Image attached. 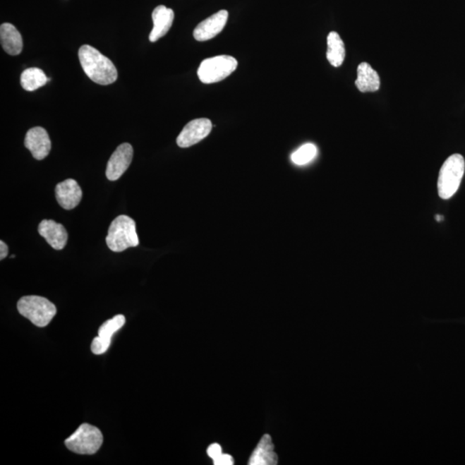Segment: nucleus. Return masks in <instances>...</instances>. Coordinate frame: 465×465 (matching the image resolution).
Listing matches in <instances>:
<instances>
[{"instance_id": "obj_1", "label": "nucleus", "mask_w": 465, "mask_h": 465, "mask_svg": "<svg viewBox=\"0 0 465 465\" xmlns=\"http://www.w3.org/2000/svg\"><path fill=\"white\" fill-rule=\"evenodd\" d=\"M79 58L84 72L95 83L107 85L116 80L117 70L115 65L93 47L82 46L79 50Z\"/></svg>"}, {"instance_id": "obj_2", "label": "nucleus", "mask_w": 465, "mask_h": 465, "mask_svg": "<svg viewBox=\"0 0 465 465\" xmlns=\"http://www.w3.org/2000/svg\"><path fill=\"white\" fill-rule=\"evenodd\" d=\"M107 243L113 252L121 253L139 245L135 222L128 216L117 217L109 226Z\"/></svg>"}, {"instance_id": "obj_3", "label": "nucleus", "mask_w": 465, "mask_h": 465, "mask_svg": "<svg viewBox=\"0 0 465 465\" xmlns=\"http://www.w3.org/2000/svg\"><path fill=\"white\" fill-rule=\"evenodd\" d=\"M464 170L465 162L462 155H452L445 160L437 179V191L441 198H451L458 191Z\"/></svg>"}, {"instance_id": "obj_4", "label": "nucleus", "mask_w": 465, "mask_h": 465, "mask_svg": "<svg viewBox=\"0 0 465 465\" xmlns=\"http://www.w3.org/2000/svg\"><path fill=\"white\" fill-rule=\"evenodd\" d=\"M18 310L37 327L48 326L56 315V307L49 300L38 296H23L18 303Z\"/></svg>"}, {"instance_id": "obj_5", "label": "nucleus", "mask_w": 465, "mask_h": 465, "mask_svg": "<svg viewBox=\"0 0 465 465\" xmlns=\"http://www.w3.org/2000/svg\"><path fill=\"white\" fill-rule=\"evenodd\" d=\"M103 444V435L99 428L90 424H82L65 440L70 451L78 454H95Z\"/></svg>"}, {"instance_id": "obj_6", "label": "nucleus", "mask_w": 465, "mask_h": 465, "mask_svg": "<svg viewBox=\"0 0 465 465\" xmlns=\"http://www.w3.org/2000/svg\"><path fill=\"white\" fill-rule=\"evenodd\" d=\"M238 61L229 56H218L205 59L198 70V76L203 83H217L236 71Z\"/></svg>"}, {"instance_id": "obj_7", "label": "nucleus", "mask_w": 465, "mask_h": 465, "mask_svg": "<svg viewBox=\"0 0 465 465\" xmlns=\"http://www.w3.org/2000/svg\"><path fill=\"white\" fill-rule=\"evenodd\" d=\"M211 131H212V123L209 119H199L191 121L178 136L177 144L179 147L183 148L193 146L206 138Z\"/></svg>"}, {"instance_id": "obj_8", "label": "nucleus", "mask_w": 465, "mask_h": 465, "mask_svg": "<svg viewBox=\"0 0 465 465\" xmlns=\"http://www.w3.org/2000/svg\"><path fill=\"white\" fill-rule=\"evenodd\" d=\"M133 155L134 150L130 143L121 144L116 148L107 164V177L109 181H115L121 178L131 166Z\"/></svg>"}, {"instance_id": "obj_9", "label": "nucleus", "mask_w": 465, "mask_h": 465, "mask_svg": "<svg viewBox=\"0 0 465 465\" xmlns=\"http://www.w3.org/2000/svg\"><path fill=\"white\" fill-rule=\"evenodd\" d=\"M228 18L229 13L226 10H222L210 16L195 28L194 38L198 42H205L217 37L224 29Z\"/></svg>"}, {"instance_id": "obj_10", "label": "nucleus", "mask_w": 465, "mask_h": 465, "mask_svg": "<svg viewBox=\"0 0 465 465\" xmlns=\"http://www.w3.org/2000/svg\"><path fill=\"white\" fill-rule=\"evenodd\" d=\"M125 324V318L123 315H117L112 319L105 322L99 327V335L92 343L91 349L93 354L100 355L107 351L111 346V338L116 332L122 328Z\"/></svg>"}, {"instance_id": "obj_11", "label": "nucleus", "mask_w": 465, "mask_h": 465, "mask_svg": "<svg viewBox=\"0 0 465 465\" xmlns=\"http://www.w3.org/2000/svg\"><path fill=\"white\" fill-rule=\"evenodd\" d=\"M25 146L28 148L35 159L42 160L45 159L52 150V140L44 128L35 127L27 132Z\"/></svg>"}, {"instance_id": "obj_12", "label": "nucleus", "mask_w": 465, "mask_h": 465, "mask_svg": "<svg viewBox=\"0 0 465 465\" xmlns=\"http://www.w3.org/2000/svg\"><path fill=\"white\" fill-rule=\"evenodd\" d=\"M56 197L58 204L65 210H73L80 204L82 191L79 183L74 179H68L59 183L56 187Z\"/></svg>"}, {"instance_id": "obj_13", "label": "nucleus", "mask_w": 465, "mask_h": 465, "mask_svg": "<svg viewBox=\"0 0 465 465\" xmlns=\"http://www.w3.org/2000/svg\"><path fill=\"white\" fill-rule=\"evenodd\" d=\"M38 233L54 249H64L68 242V232L64 226L53 220L42 221L38 226Z\"/></svg>"}, {"instance_id": "obj_14", "label": "nucleus", "mask_w": 465, "mask_h": 465, "mask_svg": "<svg viewBox=\"0 0 465 465\" xmlns=\"http://www.w3.org/2000/svg\"><path fill=\"white\" fill-rule=\"evenodd\" d=\"M152 18H153L154 28L150 35V40L155 42L159 38L166 36L171 29L174 20V13L170 8L159 6L154 10Z\"/></svg>"}, {"instance_id": "obj_15", "label": "nucleus", "mask_w": 465, "mask_h": 465, "mask_svg": "<svg viewBox=\"0 0 465 465\" xmlns=\"http://www.w3.org/2000/svg\"><path fill=\"white\" fill-rule=\"evenodd\" d=\"M279 463L275 452L274 444L272 442V437L265 435L261 437L259 444L257 445L255 450L250 457L249 465H276Z\"/></svg>"}, {"instance_id": "obj_16", "label": "nucleus", "mask_w": 465, "mask_h": 465, "mask_svg": "<svg viewBox=\"0 0 465 465\" xmlns=\"http://www.w3.org/2000/svg\"><path fill=\"white\" fill-rule=\"evenodd\" d=\"M355 85L361 92H375L380 88V77L376 70L367 62H362L357 69Z\"/></svg>"}, {"instance_id": "obj_17", "label": "nucleus", "mask_w": 465, "mask_h": 465, "mask_svg": "<svg viewBox=\"0 0 465 465\" xmlns=\"http://www.w3.org/2000/svg\"><path fill=\"white\" fill-rule=\"evenodd\" d=\"M0 41L4 50L11 56H18L23 50V38L19 31L11 23L0 26Z\"/></svg>"}, {"instance_id": "obj_18", "label": "nucleus", "mask_w": 465, "mask_h": 465, "mask_svg": "<svg viewBox=\"0 0 465 465\" xmlns=\"http://www.w3.org/2000/svg\"><path fill=\"white\" fill-rule=\"evenodd\" d=\"M327 59L330 64L339 68L341 66L345 60L346 49L345 44L342 41L341 37L335 31H332L327 36Z\"/></svg>"}, {"instance_id": "obj_19", "label": "nucleus", "mask_w": 465, "mask_h": 465, "mask_svg": "<svg viewBox=\"0 0 465 465\" xmlns=\"http://www.w3.org/2000/svg\"><path fill=\"white\" fill-rule=\"evenodd\" d=\"M50 79L42 69L30 68L25 70L21 74L20 83L22 87L27 92H34L44 87Z\"/></svg>"}, {"instance_id": "obj_20", "label": "nucleus", "mask_w": 465, "mask_h": 465, "mask_svg": "<svg viewBox=\"0 0 465 465\" xmlns=\"http://www.w3.org/2000/svg\"><path fill=\"white\" fill-rule=\"evenodd\" d=\"M316 154H318V147L314 144H304L292 154L291 160L296 165H306L315 159Z\"/></svg>"}, {"instance_id": "obj_21", "label": "nucleus", "mask_w": 465, "mask_h": 465, "mask_svg": "<svg viewBox=\"0 0 465 465\" xmlns=\"http://www.w3.org/2000/svg\"><path fill=\"white\" fill-rule=\"evenodd\" d=\"M207 454L213 461L216 460L219 456L222 454L221 445L217 443L210 445L208 449H207Z\"/></svg>"}, {"instance_id": "obj_22", "label": "nucleus", "mask_w": 465, "mask_h": 465, "mask_svg": "<svg viewBox=\"0 0 465 465\" xmlns=\"http://www.w3.org/2000/svg\"><path fill=\"white\" fill-rule=\"evenodd\" d=\"M215 465H233L234 464L232 456L222 454L216 460L213 461Z\"/></svg>"}, {"instance_id": "obj_23", "label": "nucleus", "mask_w": 465, "mask_h": 465, "mask_svg": "<svg viewBox=\"0 0 465 465\" xmlns=\"http://www.w3.org/2000/svg\"><path fill=\"white\" fill-rule=\"evenodd\" d=\"M8 255L7 245L3 241H0V260H3Z\"/></svg>"}, {"instance_id": "obj_24", "label": "nucleus", "mask_w": 465, "mask_h": 465, "mask_svg": "<svg viewBox=\"0 0 465 465\" xmlns=\"http://www.w3.org/2000/svg\"><path fill=\"white\" fill-rule=\"evenodd\" d=\"M443 219H444L443 216H440V215H437V216H436L437 222H442Z\"/></svg>"}]
</instances>
